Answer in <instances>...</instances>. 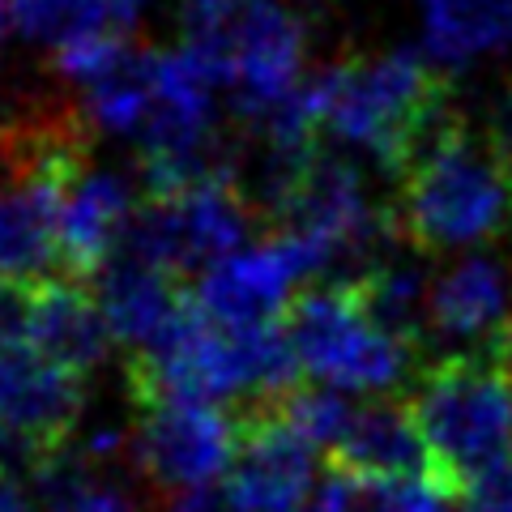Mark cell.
I'll use <instances>...</instances> for the list:
<instances>
[{
  "mask_svg": "<svg viewBox=\"0 0 512 512\" xmlns=\"http://www.w3.org/2000/svg\"><path fill=\"white\" fill-rule=\"evenodd\" d=\"M320 128L372 154L380 171L402 175L440 124L457 116L444 73L419 52L346 56L308 77Z\"/></svg>",
  "mask_w": 512,
  "mask_h": 512,
  "instance_id": "6da1fadb",
  "label": "cell"
},
{
  "mask_svg": "<svg viewBox=\"0 0 512 512\" xmlns=\"http://www.w3.org/2000/svg\"><path fill=\"white\" fill-rule=\"evenodd\" d=\"M389 214L397 235L423 256L487 244L512 222V192L487 137L470 133L461 111L440 124L397 175Z\"/></svg>",
  "mask_w": 512,
  "mask_h": 512,
  "instance_id": "7a4b0ae2",
  "label": "cell"
},
{
  "mask_svg": "<svg viewBox=\"0 0 512 512\" xmlns=\"http://www.w3.org/2000/svg\"><path fill=\"white\" fill-rule=\"evenodd\" d=\"M431 457V483L461 500L512 453V363L504 350H457L431 363L406 397Z\"/></svg>",
  "mask_w": 512,
  "mask_h": 512,
  "instance_id": "3957f363",
  "label": "cell"
},
{
  "mask_svg": "<svg viewBox=\"0 0 512 512\" xmlns=\"http://www.w3.org/2000/svg\"><path fill=\"white\" fill-rule=\"evenodd\" d=\"M303 380L338 393H389L410 376L414 350L376 325L355 286L325 282L295 295L282 316Z\"/></svg>",
  "mask_w": 512,
  "mask_h": 512,
  "instance_id": "277c9868",
  "label": "cell"
},
{
  "mask_svg": "<svg viewBox=\"0 0 512 512\" xmlns=\"http://www.w3.org/2000/svg\"><path fill=\"white\" fill-rule=\"evenodd\" d=\"M128 453L158 495L180 500L197 487H214L218 474L235 466L239 423L210 402L137 406Z\"/></svg>",
  "mask_w": 512,
  "mask_h": 512,
  "instance_id": "5b68a950",
  "label": "cell"
},
{
  "mask_svg": "<svg viewBox=\"0 0 512 512\" xmlns=\"http://www.w3.org/2000/svg\"><path fill=\"white\" fill-rule=\"evenodd\" d=\"M329 269L325 252L308 239H299L291 231L265 235L256 248H244L227 256L222 265H214L197 286L201 312L227 333L278 325V316L295 303V286L303 278H320Z\"/></svg>",
  "mask_w": 512,
  "mask_h": 512,
  "instance_id": "8992f818",
  "label": "cell"
},
{
  "mask_svg": "<svg viewBox=\"0 0 512 512\" xmlns=\"http://www.w3.org/2000/svg\"><path fill=\"white\" fill-rule=\"evenodd\" d=\"M86 410V376H73L39 350H0V448L30 470L69 453Z\"/></svg>",
  "mask_w": 512,
  "mask_h": 512,
  "instance_id": "52a82bcc",
  "label": "cell"
},
{
  "mask_svg": "<svg viewBox=\"0 0 512 512\" xmlns=\"http://www.w3.org/2000/svg\"><path fill=\"white\" fill-rule=\"evenodd\" d=\"M239 453L227 487L244 512H303L312 500L316 448L286 427L265 397H248L235 410Z\"/></svg>",
  "mask_w": 512,
  "mask_h": 512,
  "instance_id": "ba28073f",
  "label": "cell"
},
{
  "mask_svg": "<svg viewBox=\"0 0 512 512\" xmlns=\"http://www.w3.org/2000/svg\"><path fill=\"white\" fill-rule=\"evenodd\" d=\"M320 461H325V470L363 478V483H406V478L431 483V457L423 431L414 423L410 402L393 393L372 397V402L350 410L342 436L325 448Z\"/></svg>",
  "mask_w": 512,
  "mask_h": 512,
  "instance_id": "9c48e42d",
  "label": "cell"
},
{
  "mask_svg": "<svg viewBox=\"0 0 512 512\" xmlns=\"http://www.w3.org/2000/svg\"><path fill=\"white\" fill-rule=\"evenodd\" d=\"M427 333L470 350H500L512 338V269L500 256H466L431 282Z\"/></svg>",
  "mask_w": 512,
  "mask_h": 512,
  "instance_id": "30bf717a",
  "label": "cell"
},
{
  "mask_svg": "<svg viewBox=\"0 0 512 512\" xmlns=\"http://www.w3.org/2000/svg\"><path fill=\"white\" fill-rule=\"evenodd\" d=\"M133 184L116 171H86L60 197V278L90 282L116 261L137 214Z\"/></svg>",
  "mask_w": 512,
  "mask_h": 512,
  "instance_id": "8fae6325",
  "label": "cell"
},
{
  "mask_svg": "<svg viewBox=\"0 0 512 512\" xmlns=\"http://www.w3.org/2000/svg\"><path fill=\"white\" fill-rule=\"evenodd\" d=\"M111 329L99 308V295L90 282L77 278H43L35 282V333H30V350L73 376H90L94 367L107 359Z\"/></svg>",
  "mask_w": 512,
  "mask_h": 512,
  "instance_id": "7c38bea8",
  "label": "cell"
},
{
  "mask_svg": "<svg viewBox=\"0 0 512 512\" xmlns=\"http://www.w3.org/2000/svg\"><path fill=\"white\" fill-rule=\"evenodd\" d=\"M94 295H99L111 338L141 350L175 320V312H180L184 299L192 295V286L167 274V269L141 261L133 252H116V261L99 274Z\"/></svg>",
  "mask_w": 512,
  "mask_h": 512,
  "instance_id": "4fadbf2b",
  "label": "cell"
},
{
  "mask_svg": "<svg viewBox=\"0 0 512 512\" xmlns=\"http://www.w3.org/2000/svg\"><path fill=\"white\" fill-rule=\"evenodd\" d=\"M60 197L47 188L0 192V282H43L60 274Z\"/></svg>",
  "mask_w": 512,
  "mask_h": 512,
  "instance_id": "5bb4252c",
  "label": "cell"
},
{
  "mask_svg": "<svg viewBox=\"0 0 512 512\" xmlns=\"http://www.w3.org/2000/svg\"><path fill=\"white\" fill-rule=\"evenodd\" d=\"M427 52L461 69L512 47V0H423Z\"/></svg>",
  "mask_w": 512,
  "mask_h": 512,
  "instance_id": "9a60e30c",
  "label": "cell"
},
{
  "mask_svg": "<svg viewBox=\"0 0 512 512\" xmlns=\"http://www.w3.org/2000/svg\"><path fill=\"white\" fill-rule=\"evenodd\" d=\"M90 90V120L107 133L141 137L154 107V52H133L120 69L99 77Z\"/></svg>",
  "mask_w": 512,
  "mask_h": 512,
  "instance_id": "2e32d148",
  "label": "cell"
},
{
  "mask_svg": "<svg viewBox=\"0 0 512 512\" xmlns=\"http://www.w3.org/2000/svg\"><path fill=\"white\" fill-rule=\"evenodd\" d=\"M35 282H0V350H30Z\"/></svg>",
  "mask_w": 512,
  "mask_h": 512,
  "instance_id": "e0dca14e",
  "label": "cell"
},
{
  "mask_svg": "<svg viewBox=\"0 0 512 512\" xmlns=\"http://www.w3.org/2000/svg\"><path fill=\"white\" fill-rule=\"evenodd\" d=\"M77 13V0H9L13 26L30 39H60Z\"/></svg>",
  "mask_w": 512,
  "mask_h": 512,
  "instance_id": "ac0fdd59",
  "label": "cell"
},
{
  "mask_svg": "<svg viewBox=\"0 0 512 512\" xmlns=\"http://www.w3.org/2000/svg\"><path fill=\"white\" fill-rule=\"evenodd\" d=\"M483 137H487V150H491L495 167H500L504 184H508V192H512V82L500 90V99H495Z\"/></svg>",
  "mask_w": 512,
  "mask_h": 512,
  "instance_id": "d6986e66",
  "label": "cell"
},
{
  "mask_svg": "<svg viewBox=\"0 0 512 512\" xmlns=\"http://www.w3.org/2000/svg\"><path fill=\"white\" fill-rule=\"evenodd\" d=\"M171 512H244V504L235 500L227 483H214V487H197L180 495V500H171Z\"/></svg>",
  "mask_w": 512,
  "mask_h": 512,
  "instance_id": "ffe728a7",
  "label": "cell"
},
{
  "mask_svg": "<svg viewBox=\"0 0 512 512\" xmlns=\"http://www.w3.org/2000/svg\"><path fill=\"white\" fill-rule=\"evenodd\" d=\"M0 512H26V491L5 466H0Z\"/></svg>",
  "mask_w": 512,
  "mask_h": 512,
  "instance_id": "44dd1931",
  "label": "cell"
},
{
  "mask_svg": "<svg viewBox=\"0 0 512 512\" xmlns=\"http://www.w3.org/2000/svg\"><path fill=\"white\" fill-rule=\"evenodd\" d=\"M0 35H5V9H0Z\"/></svg>",
  "mask_w": 512,
  "mask_h": 512,
  "instance_id": "7402d4cb",
  "label": "cell"
},
{
  "mask_svg": "<svg viewBox=\"0 0 512 512\" xmlns=\"http://www.w3.org/2000/svg\"><path fill=\"white\" fill-rule=\"evenodd\" d=\"M0 5H5V0H0Z\"/></svg>",
  "mask_w": 512,
  "mask_h": 512,
  "instance_id": "603a6c76",
  "label": "cell"
}]
</instances>
